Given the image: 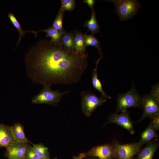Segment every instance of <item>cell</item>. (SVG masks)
<instances>
[{
	"mask_svg": "<svg viewBox=\"0 0 159 159\" xmlns=\"http://www.w3.org/2000/svg\"><path fill=\"white\" fill-rule=\"evenodd\" d=\"M89 54H79L67 49L60 43L42 39L26 55L28 75L34 82L50 87L68 85L79 81L88 66Z\"/></svg>",
	"mask_w": 159,
	"mask_h": 159,
	"instance_id": "cell-1",
	"label": "cell"
},
{
	"mask_svg": "<svg viewBox=\"0 0 159 159\" xmlns=\"http://www.w3.org/2000/svg\"><path fill=\"white\" fill-rule=\"evenodd\" d=\"M142 97L133 86L126 93L118 94L117 97L116 113L120 111L123 112L127 110L129 108L142 106Z\"/></svg>",
	"mask_w": 159,
	"mask_h": 159,
	"instance_id": "cell-2",
	"label": "cell"
},
{
	"mask_svg": "<svg viewBox=\"0 0 159 159\" xmlns=\"http://www.w3.org/2000/svg\"><path fill=\"white\" fill-rule=\"evenodd\" d=\"M69 91L60 92L58 90H51L50 87L44 85L41 91L34 97L32 103L35 104H48L52 105L57 104L63 96L68 93Z\"/></svg>",
	"mask_w": 159,
	"mask_h": 159,
	"instance_id": "cell-3",
	"label": "cell"
},
{
	"mask_svg": "<svg viewBox=\"0 0 159 159\" xmlns=\"http://www.w3.org/2000/svg\"><path fill=\"white\" fill-rule=\"evenodd\" d=\"M115 6V11L121 21L127 20L134 16L140 5L135 0L112 1Z\"/></svg>",
	"mask_w": 159,
	"mask_h": 159,
	"instance_id": "cell-4",
	"label": "cell"
},
{
	"mask_svg": "<svg viewBox=\"0 0 159 159\" xmlns=\"http://www.w3.org/2000/svg\"><path fill=\"white\" fill-rule=\"evenodd\" d=\"M81 95L82 110L87 117H90L97 107L107 101L106 99L99 97L89 91H83Z\"/></svg>",
	"mask_w": 159,
	"mask_h": 159,
	"instance_id": "cell-5",
	"label": "cell"
},
{
	"mask_svg": "<svg viewBox=\"0 0 159 159\" xmlns=\"http://www.w3.org/2000/svg\"><path fill=\"white\" fill-rule=\"evenodd\" d=\"M115 156L118 159H133L139 152L142 145L139 142L130 144H120L117 141L112 145Z\"/></svg>",
	"mask_w": 159,
	"mask_h": 159,
	"instance_id": "cell-6",
	"label": "cell"
},
{
	"mask_svg": "<svg viewBox=\"0 0 159 159\" xmlns=\"http://www.w3.org/2000/svg\"><path fill=\"white\" fill-rule=\"evenodd\" d=\"M142 106L143 112L142 117L138 121H141L147 117L152 119L159 112V99L150 94H147L142 97Z\"/></svg>",
	"mask_w": 159,
	"mask_h": 159,
	"instance_id": "cell-7",
	"label": "cell"
},
{
	"mask_svg": "<svg viewBox=\"0 0 159 159\" xmlns=\"http://www.w3.org/2000/svg\"><path fill=\"white\" fill-rule=\"evenodd\" d=\"M109 123L116 124L127 130L131 134L135 133L133 122L127 110L122 112L120 114L116 113L110 115L108 117V121L105 125Z\"/></svg>",
	"mask_w": 159,
	"mask_h": 159,
	"instance_id": "cell-8",
	"label": "cell"
},
{
	"mask_svg": "<svg viewBox=\"0 0 159 159\" xmlns=\"http://www.w3.org/2000/svg\"><path fill=\"white\" fill-rule=\"evenodd\" d=\"M87 156L99 159H112L115 157L112 145L105 144L94 147L86 153Z\"/></svg>",
	"mask_w": 159,
	"mask_h": 159,
	"instance_id": "cell-9",
	"label": "cell"
},
{
	"mask_svg": "<svg viewBox=\"0 0 159 159\" xmlns=\"http://www.w3.org/2000/svg\"><path fill=\"white\" fill-rule=\"evenodd\" d=\"M29 145L28 143L15 140L6 148L5 156L8 158L21 159L24 156L26 150Z\"/></svg>",
	"mask_w": 159,
	"mask_h": 159,
	"instance_id": "cell-10",
	"label": "cell"
},
{
	"mask_svg": "<svg viewBox=\"0 0 159 159\" xmlns=\"http://www.w3.org/2000/svg\"><path fill=\"white\" fill-rule=\"evenodd\" d=\"M15 141L11 129V126L0 124V148L9 147Z\"/></svg>",
	"mask_w": 159,
	"mask_h": 159,
	"instance_id": "cell-11",
	"label": "cell"
},
{
	"mask_svg": "<svg viewBox=\"0 0 159 159\" xmlns=\"http://www.w3.org/2000/svg\"><path fill=\"white\" fill-rule=\"evenodd\" d=\"M159 146L158 141H151L140 151L137 159H152Z\"/></svg>",
	"mask_w": 159,
	"mask_h": 159,
	"instance_id": "cell-12",
	"label": "cell"
},
{
	"mask_svg": "<svg viewBox=\"0 0 159 159\" xmlns=\"http://www.w3.org/2000/svg\"><path fill=\"white\" fill-rule=\"evenodd\" d=\"M158 137L151 121L148 126L141 133L139 142L142 146L144 144L150 142L153 138Z\"/></svg>",
	"mask_w": 159,
	"mask_h": 159,
	"instance_id": "cell-13",
	"label": "cell"
},
{
	"mask_svg": "<svg viewBox=\"0 0 159 159\" xmlns=\"http://www.w3.org/2000/svg\"><path fill=\"white\" fill-rule=\"evenodd\" d=\"M73 34L74 47L75 52L79 54L86 52V47L85 44L84 34L77 31Z\"/></svg>",
	"mask_w": 159,
	"mask_h": 159,
	"instance_id": "cell-14",
	"label": "cell"
},
{
	"mask_svg": "<svg viewBox=\"0 0 159 159\" xmlns=\"http://www.w3.org/2000/svg\"><path fill=\"white\" fill-rule=\"evenodd\" d=\"M101 59L100 57L97 61L96 67L93 69L92 77V84L94 88L100 93L102 97L110 99L111 97L107 95L103 90L101 82L98 78L97 68L98 64Z\"/></svg>",
	"mask_w": 159,
	"mask_h": 159,
	"instance_id": "cell-15",
	"label": "cell"
},
{
	"mask_svg": "<svg viewBox=\"0 0 159 159\" xmlns=\"http://www.w3.org/2000/svg\"><path fill=\"white\" fill-rule=\"evenodd\" d=\"M12 132L16 141L33 144L26 137L23 125L20 123H15L11 126Z\"/></svg>",
	"mask_w": 159,
	"mask_h": 159,
	"instance_id": "cell-16",
	"label": "cell"
},
{
	"mask_svg": "<svg viewBox=\"0 0 159 159\" xmlns=\"http://www.w3.org/2000/svg\"><path fill=\"white\" fill-rule=\"evenodd\" d=\"M83 26L88 29V30L86 33L88 31H90L91 32V34L94 35L99 32L100 27L98 24L94 9H92V14L90 19L87 20Z\"/></svg>",
	"mask_w": 159,
	"mask_h": 159,
	"instance_id": "cell-17",
	"label": "cell"
},
{
	"mask_svg": "<svg viewBox=\"0 0 159 159\" xmlns=\"http://www.w3.org/2000/svg\"><path fill=\"white\" fill-rule=\"evenodd\" d=\"M41 31L46 32V36L51 38L50 41L52 42L57 44L60 43L61 38L63 34L52 27L37 31H32V32L34 33L36 35L35 36H36L37 33Z\"/></svg>",
	"mask_w": 159,
	"mask_h": 159,
	"instance_id": "cell-18",
	"label": "cell"
},
{
	"mask_svg": "<svg viewBox=\"0 0 159 159\" xmlns=\"http://www.w3.org/2000/svg\"><path fill=\"white\" fill-rule=\"evenodd\" d=\"M60 43L69 50L75 52L74 47V34L72 32L65 31L62 35Z\"/></svg>",
	"mask_w": 159,
	"mask_h": 159,
	"instance_id": "cell-19",
	"label": "cell"
},
{
	"mask_svg": "<svg viewBox=\"0 0 159 159\" xmlns=\"http://www.w3.org/2000/svg\"><path fill=\"white\" fill-rule=\"evenodd\" d=\"M86 33L84 34V42L85 46H89L96 47L99 52L101 56V58H103L102 52L101 51V47L100 46V42L94 35L91 34L87 35Z\"/></svg>",
	"mask_w": 159,
	"mask_h": 159,
	"instance_id": "cell-20",
	"label": "cell"
},
{
	"mask_svg": "<svg viewBox=\"0 0 159 159\" xmlns=\"http://www.w3.org/2000/svg\"><path fill=\"white\" fill-rule=\"evenodd\" d=\"M33 148L40 159H50L47 148L42 143L32 144Z\"/></svg>",
	"mask_w": 159,
	"mask_h": 159,
	"instance_id": "cell-21",
	"label": "cell"
},
{
	"mask_svg": "<svg viewBox=\"0 0 159 159\" xmlns=\"http://www.w3.org/2000/svg\"><path fill=\"white\" fill-rule=\"evenodd\" d=\"M64 12L60 8L52 24V27L62 34L65 31L62 26Z\"/></svg>",
	"mask_w": 159,
	"mask_h": 159,
	"instance_id": "cell-22",
	"label": "cell"
},
{
	"mask_svg": "<svg viewBox=\"0 0 159 159\" xmlns=\"http://www.w3.org/2000/svg\"><path fill=\"white\" fill-rule=\"evenodd\" d=\"M8 17L10 21L14 26L17 29L19 33V39L16 47L19 43L22 37L24 35V34L27 32H29V31H24L22 29L17 19L12 13H11L9 14Z\"/></svg>",
	"mask_w": 159,
	"mask_h": 159,
	"instance_id": "cell-23",
	"label": "cell"
},
{
	"mask_svg": "<svg viewBox=\"0 0 159 159\" xmlns=\"http://www.w3.org/2000/svg\"><path fill=\"white\" fill-rule=\"evenodd\" d=\"M61 8L64 12L71 11L75 8L76 3L74 0H61Z\"/></svg>",
	"mask_w": 159,
	"mask_h": 159,
	"instance_id": "cell-24",
	"label": "cell"
},
{
	"mask_svg": "<svg viewBox=\"0 0 159 159\" xmlns=\"http://www.w3.org/2000/svg\"><path fill=\"white\" fill-rule=\"evenodd\" d=\"M24 157L26 159H40L33 147L30 145L27 148Z\"/></svg>",
	"mask_w": 159,
	"mask_h": 159,
	"instance_id": "cell-25",
	"label": "cell"
},
{
	"mask_svg": "<svg viewBox=\"0 0 159 159\" xmlns=\"http://www.w3.org/2000/svg\"><path fill=\"white\" fill-rule=\"evenodd\" d=\"M153 126L156 130L159 129V113L155 115L151 119Z\"/></svg>",
	"mask_w": 159,
	"mask_h": 159,
	"instance_id": "cell-26",
	"label": "cell"
},
{
	"mask_svg": "<svg viewBox=\"0 0 159 159\" xmlns=\"http://www.w3.org/2000/svg\"><path fill=\"white\" fill-rule=\"evenodd\" d=\"M150 94L157 99H159L158 84L155 85L153 87Z\"/></svg>",
	"mask_w": 159,
	"mask_h": 159,
	"instance_id": "cell-27",
	"label": "cell"
},
{
	"mask_svg": "<svg viewBox=\"0 0 159 159\" xmlns=\"http://www.w3.org/2000/svg\"><path fill=\"white\" fill-rule=\"evenodd\" d=\"M83 2L87 4L88 6L92 9H94L93 7L95 1L94 0H85L83 1Z\"/></svg>",
	"mask_w": 159,
	"mask_h": 159,
	"instance_id": "cell-28",
	"label": "cell"
},
{
	"mask_svg": "<svg viewBox=\"0 0 159 159\" xmlns=\"http://www.w3.org/2000/svg\"><path fill=\"white\" fill-rule=\"evenodd\" d=\"M86 157V153H82L77 156L74 157L73 159H83Z\"/></svg>",
	"mask_w": 159,
	"mask_h": 159,
	"instance_id": "cell-29",
	"label": "cell"
},
{
	"mask_svg": "<svg viewBox=\"0 0 159 159\" xmlns=\"http://www.w3.org/2000/svg\"><path fill=\"white\" fill-rule=\"evenodd\" d=\"M21 159H26L24 157H22Z\"/></svg>",
	"mask_w": 159,
	"mask_h": 159,
	"instance_id": "cell-30",
	"label": "cell"
},
{
	"mask_svg": "<svg viewBox=\"0 0 159 159\" xmlns=\"http://www.w3.org/2000/svg\"><path fill=\"white\" fill-rule=\"evenodd\" d=\"M8 158V159H12V158Z\"/></svg>",
	"mask_w": 159,
	"mask_h": 159,
	"instance_id": "cell-31",
	"label": "cell"
},
{
	"mask_svg": "<svg viewBox=\"0 0 159 159\" xmlns=\"http://www.w3.org/2000/svg\"><path fill=\"white\" fill-rule=\"evenodd\" d=\"M56 159V158H54V159Z\"/></svg>",
	"mask_w": 159,
	"mask_h": 159,
	"instance_id": "cell-32",
	"label": "cell"
}]
</instances>
